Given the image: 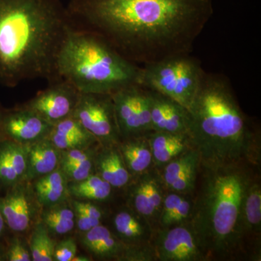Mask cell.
Listing matches in <instances>:
<instances>
[{
    "label": "cell",
    "mask_w": 261,
    "mask_h": 261,
    "mask_svg": "<svg viewBox=\"0 0 261 261\" xmlns=\"http://www.w3.org/2000/svg\"><path fill=\"white\" fill-rule=\"evenodd\" d=\"M72 207L73 211H80L94 219H99L100 221L102 219V211L92 202L74 200L72 203Z\"/></svg>",
    "instance_id": "31"
},
{
    "label": "cell",
    "mask_w": 261,
    "mask_h": 261,
    "mask_svg": "<svg viewBox=\"0 0 261 261\" xmlns=\"http://www.w3.org/2000/svg\"><path fill=\"white\" fill-rule=\"evenodd\" d=\"M60 168L68 178V181H80L93 174L94 161L78 163H61Z\"/></svg>",
    "instance_id": "28"
},
{
    "label": "cell",
    "mask_w": 261,
    "mask_h": 261,
    "mask_svg": "<svg viewBox=\"0 0 261 261\" xmlns=\"http://www.w3.org/2000/svg\"><path fill=\"white\" fill-rule=\"evenodd\" d=\"M34 181L33 190L38 202L43 207L63 203L70 195L69 181L60 167Z\"/></svg>",
    "instance_id": "21"
},
{
    "label": "cell",
    "mask_w": 261,
    "mask_h": 261,
    "mask_svg": "<svg viewBox=\"0 0 261 261\" xmlns=\"http://www.w3.org/2000/svg\"><path fill=\"white\" fill-rule=\"evenodd\" d=\"M258 167H202L192 195L188 224L209 260L236 258L245 252L242 212L249 187Z\"/></svg>",
    "instance_id": "4"
},
{
    "label": "cell",
    "mask_w": 261,
    "mask_h": 261,
    "mask_svg": "<svg viewBox=\"0 0 261 261\" xmlns=\"http://www.w3.org/2000/svg\"><path fill=\"white\" fill-rule=\"evenodd\" d=\"M72 116L95 137L99 145H118L121 142L111 94L81 92Z\"/></svg>",
    "instance_id": "7"
},
{
    "label": "cell",
    "mask_w": 261,
    "mask_h": 261,
    "mask_svg": "<svg viewBox=\"0 0 261 261\" xmlns=\"http://www.w3.org/2000/svg\"><path fill=\"white\" fill-rule=\"evenodd\" d=\"M72 27L60 0H0V84L58 80L57 59Z\"/></svg>",
    "instance_id": "2"
},
{
    "label": "cell",
    "mask_w": 261,
    "mask_h": 261,
    "mask_svg": "<svg viewBox=\"0 0 261 261\" xmlns=\"http://www.w3.org/2000/svg\"><path fill=\"white\" fill-rule=\"evenodd\" d=\"M118 148L132 177L154 167L152 150L147 136L122 140Z\"/></svg>",
    "instance_id": "22"
},
{
    "label": "cell",
    "mask_w": 261,
    "mask_h": 261,
    "mask_svg": "<svg viewBox=\"0 0 261 261\" xmlns=\"http://www.w3.org/2000/svg\"><path fill=\"white\" fill-rule=\"evenodd\" d=\"M205 71L190 54L169 57L141 66L140 84L174 99L188 109Z\"/></svg>",
    "instance_id": "6"
},
{
    "label": "cell",
    "mask_w": 261,
    "mask_h": 261,
    "mask_svg": "<svg viewBox=\"0 0 261 261\" xmlns=\"http://www.w3.org/2000/svg\"><path fill=\"white\" fill-rule=\"evenodd\" d=\"M6 260L5 258V250L2 245H0V261Z\"/></svg>",
    "instance_id": "36"
},
{
    "label": "cell",
    "mask_w": 261,
    "mask_h": 261,
    "mask_svg": "<svg viewBox=\"0 0 261 261\" xmlns=\"http://www.w3.org/2000/svg\"><path fill=\"white\" fill-rule=\"evenodd\" d=\"M47 137L60 151L86 149L99 145L95 137L73 116L53 125Z\"/></svg>",
    "instance_id": "17"
},
{
    "label": "cell",
    "mask_w": 261,
    "mask_h": 261,
    "mask_svg": "<svg viewBox=\"0 0 261 261\" xmlns=\"http://www.w3.org/2000/svg\"><path fill=\"white\" fill-rule=\"evenodd\" d=\"M147 92L152 130L188 135L190 126L188 109L167 96L149 89H147Z\"/></svg>",
    "instance_id": "15"
},
{
    "label": "cell",
    "mask_w": 261,
    "mask_h": 261,
    "mask_svg": "<svg viewBox=\"0 0 261 261\" xmlns=\"http://www.w3.org/2000/svg\"><path fill=\"white\" fill-rule=\"evenodd\" d=\"M56 243L42 221L36 223L31 237L30 251L32 260H54Z\"/></svg>",
    "instance_id": "27"
},
{
    "label": "cell",
    "mask_w": 261,
    "mask_h": 261,
    "mask_svg": "<svg viewBox=\"0 0 261 261\" xmlns=\"http://www.w3.org/2000/svg\"><path fill=\"white\" fill-rule=\"evenodd\" d=\"M192 207V196L166 191L160 212L157 228H167L187 224L190 219Z\"/></svg>",
    "instance_id": "24"
},
{
    "label": "cell",
    "mask_w": 261,
    "mask_h": 261,
    "mask_svg": "<svg viewBox=\"0 0 261 261\" xmlns=\"http://www.w3.org/2000/svg\"><path fill=\"white\" fill-rule=\"evenodd\" d=\"M77 245L73 238L63 240L56 246L54 253L55 261H72L76 255Z\"/></svg>",
    "instance_id": "30"
},
{
    "label": "cell",
    "mask_w": 261,
    "mask_h": 261,
    "mask_svg": "<svg viewBox=\"0 0 261 261\" xmlns=\"http://www.w3.org/2000/svg\"><path fill=\"white\" fill-rule=\"evenodd\" d=\"M42 215V222L49 232L58 235L66 234L75 226V213L65 202L45 207Z\"/></svg>",
    "instance_id": "26"
},
{
    "label": "cell",
    "mask_w": 261,
    "mask_h": 261,
    "mask_svg": "<svg viewBox=\"0 0 261 261\" xmlns=\"http://www.w3.org/2000/svg\"><path fill=\"white\" fill-rule=\"evenodd\" d=\"M4 111L5 110H3V108L0 107V142H1L2 141L6 140L3 130V114H4Z\"/></svg>",
    "instance_id": "33"
},
{
    "label": "cell",
    "mask_w": 261,
    "mask_h": 261,
    "mask_svg": "<svg viewBox=\"0 0 261 261\" xmlns=\"http://www.w3.org/2000/svg\"><path fill=\"white\" fill-rule=\"evenodd\" d=\"M111 95L121 140L153 132L147 89L140 84H132Z\"/></svg>",
    "instance_id": "8"
},
{
    "label": "cell",
    "mask_w": 261,
    "mask_h": 261,
    "mask_svg": "<svg viewBox=\"0 0 261 261\" xmlns=\"http://www.w3.org/2000/svg\"><path fill=\"white\" fill-rule=\"evenodd\" d=\"M82 242L89 252L100 258L156 261L152 244L128 245L121 241L109 228L101 224L84 233Z\"/></svg>",
    "instance_id": "10"
},
{
    "label": "cell",
    "mask_w": 261,
    "mask_h": 261,
    "mask_svg": "<svg viewBox=\"0 0 261 261\" xmlns=\"http://www.w3.org/2000/svg\"><path fill=\"white\" fill-rule=\"evenodd\" d=\"M25 181L19 182L0 197V212L5 224L15 232H25L34 226L40 204L33 188Z\"/></svg>",
    "instance_id": "13"
},
{
    "label": "cell",
    "mask_w": 261,
    "mask_h": 261,
    "mask_svg": "<svg viewBox=\"0 0 261 261\" xmlns=\"http://www.w3.org/2000/svg\"><path fill=\"white\" fill-rule=\"evenodd\" d=\"M113 226L116 236L128 245H149L154 232L148 221L132 209L117 213Z\"/></svg>",
    "instance_id": "19"
},
{
    "label": "cell",
    "mask_w": 261,
    "mask_h": 261,
    "mask_svg": "<svg viewBox=\"0 0 261 261\" xmlns=\"http://www.w3.org/2000/svg\"><path fill=\"white\" fill-rule=\"evenodd\" d=\"M90 258L89 257L87 256H82V255H80V256H77L75 255L74 257H73V260L72 261H90Z\"/></svg>",
    "instance_id": "35"
},
{
    "label": "cell",
    "mask_w": 261,
    "mask_h": 261,
    "mask_svg": "<svg viewBox=\"0 0 261 261\" xmlns=\"http://www.w3.org/2000/svg\"><path fill=\"white\" fill-rule=\"evenodd\" d=\"M70 195L87 200L104 201L109 198L113 187L96 173L68 185Z\"/></svg>",
    "instance_id": "25"
},
{
    "label": "cell",
    "mask_w": 261,
    "mask_h": 261,
    "mask_svg": "<svg viewBox=\"0 0 261 261\" xmlns=\"http://www.w3.org/2000/svg\"><path fill=\"white\" fill-rule=\"evenodd\" d=\"M5 258L8 261L32 260L30 250L19 238L12 239L8 250L5 251Z\"/></svg>",
    "instance_id": "29"
},
{
    "label": "cell",
    "mask_w": 261,
    "mask_h": 261,
    "mask_svg": "<svg viewBox=\"0 0 261 261\" xmlns=\"http://www.w3.org/2000/svg\"><path fill=\"white\" fill-rule=\"evenodd\" d=\"M147 137L152 150L154 167L157 170L187 149L193 148L190 137L186 134L153 130Z\"/></svg>",
    "instance_id": "20"
},
{
    "label": "cell",
    "mask_w": 261,
    "mask_h": 261,
    "mask_svg": "<svg viewBox=\"0 0 261 261\" xmlns=\"http://www.w3.org/2000/svg\"><path fill=\"white\" fill-rule=\"evenodd\" d=\"M151 244L155 260H209L188 223L167 228H157L154 230Z\"/></svg>",
    "instance_id": "9"
},
{
    "label": "cell",
    "mask_w": 261,
    "mask_h": 261,
    "mask_svg": "<svg viewBox=\"0 0 261 261\" xmlns=\"http://www.w3.org/2000/svg\"><path fill=\"white\" fill-rule=\"evenodd\" d=\"M74 213L75 224H77L79 230L82 232H87L91 228L101 224L100 220L90 217V216L80 212V211H74Z\"/></svg>",
    "instance_id": "32"
},
{
    "label": "cell",
    "mask_w": 261,
    "mask_h": 261,
    "mask_svg": "<svg viewBox=\"0 0 261 261\" xmlns=\"http://www.w3.org/2000/svg\"><path fill=\"white\" fill-rule=\"evenodd\" d=\"M53 126L25 106L4 111L3 130L5 138L20 145H29L46 138Z\"/></svg>",
    "instance_id": "14"
},
{
    "label": "cell",
    "mask_w": 261,
    "mask_h": 261,
    "mask_svg": "<svg viewBox=\"0 0 261 261\" xmlns=\"http://www.w3.org/2000/svg\"><path fill=\"white\" fill-rule=\"evenodd\" d=\"M5 226H6V224H5L4 218H3V214L0 212V237L4 232Z\"/></svg>",
    "instance_id": "34"
},
{
    "label": "cell",
    "mask_w": 261,
    "mask_h": 261,
    "mask_svg": "<svg viewBox=\"0 0 261 261\" xmlns=\"http://www.w3.org/2000/svg\"><path fill=\"white\" fill-rule=\"evenodd\" d=\"M94 171L113 188L126 187L133 178L123 161L118 145L99 146L94 157Z\"/></svg>",
    "instance_id": "16"
},
{
    "label": "cell",
    "mask_w": 261,
    "mask_h": 261,
    "mask_svg": "<svg viewBox=\"0 0 261 261\" xmlns=\"http://www.w3.org/2000/svg\"><path fill=\"white\" fill-rule=\"evenodd\" d=\"M0 182H1V181H0Z\"/></svg>",
    "instance_id": "37"
},
{
    "label": "cell",
    "mask_w": 261,
    "mask_h": 261,
    "mask_svg": "<svg viewBox=\"0 0 261 261\" xmlns=\"http://www.w3.org/2000/svg\"><path fill=\"white\" fill-rule=\"evenodd\" d=\"M242 226L245 245L247 242L260 241L261 186L258 176L249 187L244 198Z\"/></svg>",
    "instance_id": "23"
},
{
    "label": "cell",
    "mask_w": 261,
    "mask_h": 261,
    "mask_svg": "<svg viewBox=\"0 0 261 261\" xmlns=\"http://www.w3.org/2000/svg\"><path fill=\"white\" fill-rule=\"evenodd\" d=\"M188 111V135L200 166H260V130L244 113L224 75L205 72Z\"/></svg>",
    "instance_id": "3"
},
{
    "label": "cell",
    "mask_w": 261,
    "mask_h": 261,
    "mask_svg": "<svg viewBox=\"0 0 261 261\" xmlns=\"http://www.w3.org/2000/svg\"><path fill=\"white\" fill-rule=\"evenodd\" d=\"M66 8L74 28L140 66L190 54L214 14L212 0H70Z\"/></svg>",
    "instance_id": "1"
},
{
    "label": "cell",
    "mask_w": 261,
    "mask_h": 261,
    "mask_svg": "<svg viewBox=\"0 0 261 261\" xmlns=\"http://www.w3.org/2000/svg\"><path fill=\"white\" fill-rule=\"evenodd\" d=\"M57 76L82 93L112 94L140 84L141 66L122 56L102 38L72 27L58 54Z\"/></svg>",
    "instance_id": "5"
},
{
    "label": "cell",
    "mask_w": 261,
    "mask_h": 261,
    "mask_svg": "<svg viewBox=\"0 0 261 261\" xmlns=\"http://www.w3.org/2000/svg\"><path fill=\"white\" fill-rule=\"evenodd\" d=\"M130 209L147 220L155 230L166 190L155 168L134 176L128 184Z\"/></svg>",
    "instance_id": "12"
},
{
    "label": "cell",
    "mask_w": 261,
    "mask_h": 261,
    "mask_svg": "<svg viewBox=\"0 0 261 261\" xmlns=\"http://www.w3.org/2000/svg\"><path fill=\"white\" fill-rule=\"evenodd\" d=\"M50 83L49 87L39 92L24 106L53 126L72 116L81 92L65 80H58Z\"/></svg>",
    "instance_id": "11"
},
{
    "label": "cell",
    "mask_w": 261,
    "mask_h": 261,
    "mask_svg": "<svg viewBox=\"0 0 261 261\" xmlns=\"http://www.w3.org/2000/svg\"><path fill=\"white\" fill-rule=\"evenodd\" d=\"M25 146L27 170L23 181H34L60 167L61 151L55 147L48 137Z\"/></svg>",
    "instance_id": "18"
}]
</instances>
